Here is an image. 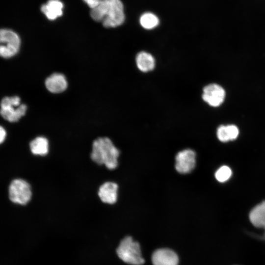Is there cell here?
I'll return each mask as SVG.
<instances>
[{"label": "cell", "mask_w": 265, "mask_h": 265, "mask_svg": "<svg viewBox=\"0 0 265 265\" xmlns=\"http://www.w3.org/2000/svg\"><path fill=\"white\" fill-rule=\"evenodd\" d=\"M217 136L218 139L223 142L229 141V138L227 133L226 126L221 125L217 130Z\"/></svg>", "instance_id": "cell-18"}, {"label": "cell", "mask_w": 265, "mask_h": 265, "mask_svg": "<svg viewBox=\"0 0 265 265\" xmlns=\"http://www.w3.org/2000/svg\"><path fill=\"white\" fill-rule=\"evenodd\" d=\"M135 62L138 69L143 72H148L153 70L155 66L154 57L146 52H140L137 53Z\"/></svg>", "instance_id": "cell-14"}, {"label": "cell", "mask_w": 265, "mask_h": 265, "mask_svg": "<svg viewBox=\"0 0 265 265\" xmlns=\"http://www.w3.org/2000/svg\"><path fill=\"white\" fill-rule=\"evenodd\" d=\"M45 85L50 92L58 93L64 91L66 89L67 82L64 75L54 73L46 79Z\"/></svg>", "instance_id": "cell-11"}, {"label": "cell", "mask_w": 265, "mask_h": 265, "mask_svg": "<svg viewBox=\"0 0 265 265\" xmlns=\"http://www.w3.org/2000/svg\"><path fill=\"white\" fill-rule=\"evenodd\" d=\"M118 185L113 182H106L99 188L98 195L102 202L109 204L115 203L117 199Z\"/></svg>", "instance_id": "cell-10"}, {"label": "cell", "mask_w": 265, "mask_h": 265, "mask_svg": "<svg viewBox=\"0 0 265 265\" xmlns=\"http://www.w3.org/2000/svg\"><path fill=\"white\" fill-rule=\"evenodd\" d=\"M175 167L180 174H187L194 168L196 165L195 152L190 149H185L177 153L175 157Z\"/></svg>", "instance_id": "cell-7"}, {"label": "cell", "mask_w": 265, "mask_h": 265, "mask_svg": "<svg viewBox=\"0 0 265 265\" xmlns=\"http://www.w3.org/2000/svg\"><path fill=\"white\" fill-rule=\"evenodd\" d=\"M225 96V91L221 86L217 84H210L204 88L202 98L209 105L216 107L223 103Z\"/></svg>", "instance_id": "cell-8"}, {"label": "cell", "mask_w": 265, "mask_h": 265, "mask_svg": "<svg viewBox=\"0 0 265 265\" xmlns=\"http://www.w3.org/2000/svg\"><path fill=\"white\" fill-rule=\"evenodd\" d=\"M63 4L59 0H49L42 5L41 11L50 20H54L62 15Z\"/></svg>", "instance_id": "cell-12"}, {"label": "cell", "mask_w": 265, "mask_h": 265, "mask_svg": "<svg viewBox=\"0 0 265 265\" xmlns=\"http://www.w3.org/2000/svg\"><path fill=\"white\" fill-rule=\"evenodd\" d=\"M0 142L1 143L4 141L6 136L5 131L2 127H0Z\"/></svg>", "instance_id": "cell-21"}, {"label": "cell", "mask_w": 265, "mask_h": 265, "mask_svg": "<svg viewBox=\"0 0 265 265\" xmlns=\"http://www.w3.org/2000/svg\"><path fill=\"white\" fill-rule=\"evenodd\" d=\"M90 16L95 21L102 22L104 26L106 28L117 27L125 19L124 6L120 0H106L91 9Z\"/></svg>", "instance_id": "cell-1"}, {"label": "cell", "mask_w": 265, "mask_h": 265, "mask_svg": "<svg viewBox=\"0 0 265 265\" xmlns=\"http://www.w3.org/2000/svg\"><path fill=\"white\" fill-rule=\"evenodd\" d=\"M152 261L153 265H177L179 262L177 254L166 248L156 250L153 254Z\"/></svg>", "instance_id": "cell-9"}, {"label": "cell", "mask_w": 265, "mask_h": 265, "mask_svg": "<svg viewBox=\"0 0 265 265\" xmlns=\"http://www.w3.org/2000/svg\"><path fill=\"white\" fill-rule=\"evenodd\" d=\"M226 129L229 140L236 139L239 134V130L237 127L234 125H229L226 126Z\"/></svg>", "instance_id": "cell-19"}, {"label": "cell", "mask_w": 265, "mask_h": 265, "mask_svg": "<svg viewBox=\"0 0 265 265\" xmlns=\"http://www.w3.org/2000/svg\"><path fill=\"white\" fill-rule=\"evenodd\" d=\"M116 253L119 258L126 263L141 265L144 263L139 244L133 240L131 237H125L120 242Z\"/></svg>", "instance_id": "cell-3"}, {"label": "cell", "mask_w": 265, "mask_h": 265, "mask_svg": "<svg viewBox=\"0 0 265 265\" xmlns=\"http://www.w3.org/2000/svg\"><path fill=\"white\" fill-rule=\"evenodd\" d=\"M249 218L255 227L263 228L265 231V201L252 209L249 214ZM263 237L265 238V232Z\"/></svg>", "instance_id": "cell-13"}, {"label": "cell", "mask_w": 265, "mask_h": 265, "mask_svg": "<svg viewBox=\"0 0 265 265\" xmlns=\"http://www.w3.org/2000/svg\"><path fill=\"white\" fill-rule=\"evenodd\" d=\"M87 5L91 8V9H94L102 3H103L106 0H83Z\"/></svg>", "instance_id": "cell-20"}, {"label": "cell", "mask_w": 265, "mask_h": 265, "mask_svg": "<svg viewBox=\"0 0 265 265\" xmlns=\"http://www.w3.org/2000/svg\"><path fill=\"white\" fill-rule=\"evenodd\" d=\"M139 22L141 26L146 29H153L159 24L158 17L150 12L143 14L140 18Z\"/></svg>", "instance_id": "cell-16"}, {"label": "cell", "mask_w": 265, "mask_h": 265, "mask_svg": "<svg viewBox=\"0 0 265 265\" xmlns=\"http://www.w3.org/2000/svg\"><path fill=\"white\" fill-rule=\"evenodd\" d=\"M0 54L4 58L15 55L19 51L20 39L17 33L12 30L2 29L0 32Z\"/></svg>", "instance_id": "cell-5"}, {"label": "cell", "mask_w": 265, "mask_h": 265, "mask_svg": "<svg viewBox=\"0 0 265 265\" xmlns=\"http://www.w3.org/2000/svg\"><path fill=\"white\" fill-rule=\"evenodd\" d=\"M31 191L29 185L22 179H15L9 187V197L15 203L24 205L30 200Z\"/></svg>", "instance_id": "cell-6"}, {"label": "cell", "mask_w": 265, "mask_h": 265, "mask_svg": "<svg viewBox=\"0 0 265 265\" xmlns=\"http://www.w3.org/2000/svg\"><path fill=\"white\" fill-rule=\"evenodd\" d=\"M26 109V106L21 104L18 96L4 97L1 102V115L10 122L20 120L25 114Z\"/></svg>", "instance_id": "cell-4"}, {"label": "cell", "mask_w": 265, "mask_h": 265, "mask_svg": "<svg viewBox=\"0 0 265 265\" xmlns=\"http://www.w3.org/2000/svg\"><path fill=\"white\" fill-rule=\"evenodd\" d=\"M29 146L31 152L34 155L44 156L48 153V142L45 137H36L30 142Z\"/></svg>", "instance_id": "cell-15"}, {"label": "cell", "mask_w": 265, "mask_h": 265, "mask_svg": "<svg viewBox=\"0 0 265 265\" xmlns=\"http://www.w3.org/2000/svg\"><path fill=\"white\" fill-rule=\"evenodd\" d=\"M119 156V151L109 138L99 137L94 141L91 158L97 164L114 169L117 166Z\"/></svg>", "instance_id": "cell-2"}, {"label": "cell", "mask_w": 265, "mask_h": 265, "mask_svg": "<svg viewBox=\"0 0 265 265\" xmlns=\"http://www.w3.org/2000/svg\"><path fill=\"white\" fill-rule=\"evenodd\" d=\"M232 171L231 168L226 165L219 167L215 173V177L219 182L223 183L228 180L231 177Z\"/></svg>", "instance_id": "cell-17"}]
</instances>
